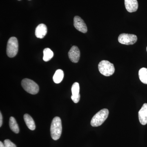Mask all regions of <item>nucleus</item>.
<instances>
[{"instance_id":"nucleus-1","label":"nucleus","mask_w":147,"mask_h":147,"mask_svg":"<svg viewBox=\"0 0 147 147\" xmlns=\"http://www.w3.org/2000/svg\"><path fill=\"white\" fill-rule=\"evenodd\" d=\"M62 131L61 121L59 117H55L51 123L50 133L53 140L56 141L59 139Z\"/></svg>"},{"instance_id":"nucleus-2","label":"nucleus","mask_w":147,"mask_h":147,"mask_svg":"<svg viewBox=\"0 0 147 147\" xmlns=\"http://www.w3.org/2000/svg\"><path fill=\"white\" fill-rule=\"evenodd\" d=\"M109 115L107 109H103L98 112L92 118L91 125L93 127L100 126L106 120Z\"/></svg>"},{"instance_id":"nucleus-3","label":"nucleus","mask_w":147,"mask_h":147,"mask_svg":"<svg viewBox=\"0 0 147 147\" xmlns=\"http://www.w3.org/2000/svg\"><path fill=\"white\" fill-rule=\"evenodd\" d=\"M98 68L100 73L106 76H111L115 71L114 65L108 61H101L98 64Z\"/></svg>"},{"instance_id":"nucleus-4","label":"nucleus","mask_w":147,"mask_h":147,"mask_svg":"<svg viewBox=\"0 0 147 147\" xmlns=\"http://www.w3.org/2000/svg\"><path fill=\"white\" fill-rule=\"evenodd\" d=\"M21 86L24 90L30 94H36L39 91V87L38 84L31 79H23L21 82Z\"/></svg>"},{"instance_id":"nucleus-5","label":"nucleus","mask_w":147,"mask_h":147,"mask_svg":"<svg viewBox=\"0 0 147 147\" xmlns=\"http://www.w3.org/2000/svg\"><path fill=\"white\" fill-rule=\"evenodd\" d=\"M18 40L15 37H11L9 39L7 46V54L10 58L15 57L18 50Z\"/></svg>"},{"instance_id":"nucleus-6","label":"nucleus","mask_w":147,"mask_h":147,"mask_svg":"<svg viewBox=\"0 0 147 147\" xmlns=\"http://www.w3.org/2000/svg\"><path fill=\"white\" fill-rule=\"evenodd\" d=\"M137 40V36L132 34L123 33L119 36L118 41L121 44L130 45L134 44Z\"/></svg>"},{"instance_id":"nucleus-7","label":"nucleus","mask_w":147,"mask_h":147,"mask_svg":"<svg viewBox=\"0 0 147 147\" xmlns=\"http://www.w3.org/2000/svg\"><path fill=\"white\" fill-rule=\"evenodd\" d=\"M74 25L76 30L84 33L88 31L86 25L81 17L75 16L74 18Z\"/></svg>"},{"instance_id":"nucleus-8","label":"nucleus","mask_w":147,"mask_h":147,"mask_svg":"<svg viewBox=\"0 0 147 147\" xmlns=\"http://www.w3.org/2000/svg\"><path fill=\"white\" fill-rule=\"evenodd\" d=\"M68 57L72 62L78 63L80 57V52L79 48L74 45L72 46L69 52Z\"/></svg>"},{"instance_id":"nucleus-9","label":"nucleus","mask_w":147,"mask_h":147,"mask_svg":"<svg viewBox=\"0 0 147 147\" xmlns=\"http://www.w3.org/2000/svg\"><path fill=\"white\" fill-rule=\"evenodd\" d=\"M71 93L72 95L71 98L74 103H78L80 99V94L79 93L80 87L79 84L77 82H75L71 87Z\"/></svg>"},{"instance_id":"nucleus-10","label":"nucleus","mask_w":147,"mask_h":147,"mask_svg":"<svg viewBox=\"0 0 147 147\" xmlns=\"http://www.w3.org/2000/svg\"><path fill=\"white\" fill-rule=\"evenodd\" d=\"M139 119L143 125L147 124V103H144L139 112Z\"/></svg>"},{"instance_id":"nucleus-11","label":"nucleus","mask_w":147,"mask_h":147,"mask_svg":"<svg viewBox=\"0 0 147 147\" xmlns=\"http://www.w3.org/2000/svg\"><path fill=\"white\" fill-rule=\"evenodd\" d=\"M125 8L128 12H135L138 8V3L137 0H125Z\"/></svg>"},{"instance_id":"nucleus-12","label":"nucleus","mask_w":147,"mask_h":147,"mask_svg":"<svg viewBox=\"0 0 147 147\" xmlns=\"http://www.w3.org/2000/svg\"><path fill=\"white\" fill-rule=\"evenodd\" d=\"M47 28L44 24H39L35 30V35L38 38H42L47 33Z\"/></svg>"},{"instance_id":"nucleus-13","label":"nucleus","mask_w":147,"mask_h":147,"mask_svg":"<svg viewBox=\"0 0 147 147\" xmlns=\"http://www.w3.org/2000/svg\"><path fill=\"white\" fill-rule=\"evenodd\" d=\"M24 120L29 129L31 130L35 129L36 126L34 121L30 115L28 114L24 115Z\"/></svg>"},{"instance_id":"nucleus-14","label":"nucleus","mask_w":147,"mask_h":147,"mask_svg":"<svg viewBox=\"0 0 147 147\" xmlns=\"http://www.w3.org/2000/svg\"><path fill=\"white\" fill-rule=\"evenodd\" d=\"M63 77V71L61 69H58L56 71L53 76V81L56 84H59L62 81Z\"/></svg>"},{"instance_id":"nucleus-15","label":"nucleus","mask_w":147,"mask_h":147,"mask_svg":"<svg viewBox=\"0 0 147 147\" xmlns=\"http://www.w3.org/2000/svg\"><path fill=\"white\" fill-rule=\"evenodd\" d=\"M9 125L11 129L16 134L19 132V129L16 119L13 117H11L9 119Z\"/></svg>"},{"instance_id":"nucleus-16","label":"nucleus","mask_w":147,"mask_h":147,"mask_svg":"<svg viewBox=\"0 0 147 147\" xmlns=\"http://www.w3.org/2000/svg\"><path fill=\"white\" fill-rule=\"evenodd\" d=\"M139 76L140 81L144 84H147V68H141L139 70Z\"/></svg>"},{"instance_id":"nucleus-17","label":"nucleus","mask_w":147,"mask_h":147,"mask_svg":"<svg viewBox=\"0 0 147 147\" xmlns=\"http://www.w3.org/2000/svg\"><path fill=\"white\" fill-rule=\"evenodd\" d=\"M54 56V53L50 48H45L43 50V60L45 62L50 60Z\"/></svg>"},{"instance_id":"nucleus-18","label":"nucleus","mask_w":147,"mask_h":147,"mask_svg":"<svg viewBox=\"0 0 147 147\" xmlns=\"http://www.w3.org/2000/svg\"><path fill=\"white\" fill-rule=\"evenodd\" d=\"M4 144L6 147H16V145L9 139H6L5 140Z\"/></svg>"},{"instance_id":"nucleus-19","label":"nucleus","mask_w":147,"mask_h":147,"mask_svg":"<svg viewBox=\"0 0 147 147\" xmlns=\"http://www.w3.org/2000/svg\"><path fill=\"white\" fill-rule=\"evenodd\" d=\"M3 124V117L1 113H0V127H1Z\"/></svg>"},{"instance_id":"nucleus-20","label":"nucleus","mask_w":147,"mask_h":147,"mask_svg":"<svg viewBox=\"0 0 147 147\" xmlns=\"http://www.w3.org/2000/svg\"><path fill=\"white\" fill-rule=\"evenodd\" d=\"M0 147H6L2 142H0Z\"/></svg>"},{"instance_id":"nucleus-21","label":"nucleus","mask_w":147,"mask_h":147,"mask_svg":"<svg viewBox=\"0 0 147 147\" xmlns=\"http://www.w3.org/2000/svg\"><path fill=\"white\" fill-rule=\"evenodd\" d=\"M18 1H21V0H18Z\"/></svg>"},{"instance_id":"nucleus-22","label":"nucleus","mask_w":147,"mask_h":147,"mask_svg":"<svg viewBox=\"0 0 147 147\" xmlns=\"http://www.w3.org/2000/svg\"></svg>"},{"instance_id":"nucleus-23","label":"nucleus","mask_w":147,"mask_h":147,"mask_svg":"<svg viewBox=\"0 0 147 147\" xmlns=\"http://www.w3.org/2000/svg\"><path fill=\"white\" fill-rule=\"evenodd\" d=\"M29 1H30V0H29Z\"/></svg>"}]
</instances>
